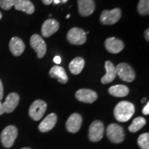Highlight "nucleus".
<instances>
[{"label":"nucleus","mask_w":149,"mask_h":149,"mask_svg":"<svg viewBox=\"0 0 149 149\" xmlns=\"http://www.w3.org/2000/svg\"><path fill=\"white\" fill-rule=\"evenodd\" d=\"M135 106L127 101H122L117 104L114 109L115 119L120 122H126L135 113Z\"/></svg>","instance_id":"nucleus-1"},{"label":"nucleus","mask_w":149,"mask_h":149,"mask_svg":"<svg viewBox=\"0 0 149 149\" xmlns=\"http://www.w3.org/2000/svg\"><path fill=\"white\" fill-rule=\"evenodd\" d=\"M107 135L110 141L115 144L122 143L125 138L124 128L117 124L109 125L107 128Z\"/></svg>","instance_id":"nucleus-2"},{"label":"nucleus","mask_w":149,"mask_h":149,"mask_svg":"<svg viewBox=\"0 0 149 149\" xmlns=\"http://www.w3.org/2000/svg\"><path fill=\"white\" fill-rule=\"evenodd\" d=\"M18 130L15 126H8L3 130L1 134V140L5 148H9L13 146L17 137Z\"/></svg>","instance_id":"nucleus-3"},{"label":"nucleus","mask_w":149,"mask_h":149,"mask_svg":"<svg viewBox=\"0 0 149 149\" xmlns=\"http://www.w3.org/2000/svg\"><path fill=\"white\" fill-rule=\"evenodd\" d=\"M47 104L41 100H37L31 104L29 109V115L33 120L39 121L45 114Z\"/></svg>","instance_id":"nucleus-4"},{"label":"nucleus","mask_w":149,"mask_h":149,"mask_svg":"<svg viewBox=\"0 0 149 149\" xmlns=\"http://www.w3.org/2000/svg\"><path fill=\"white\" fill-rule=\"evenodd\" d=\"M122 17L120 8H116L111 10H104L100 15V22L104 25H113L117 23Z\"/></svg>","instance_id":"nucleus-5"},{"label":"nucleus","mask_w":149,"mask_h":149,"mask_svg":"<svg viewBox=\"0 0 149 149\" xmlns=\"http://www.w3.org/2000/svg\"><path fill=\"white\" fill-rule=\"evenodd\" d=\"M116 68L117 75L123 81L126 82H132L135 79V72L133 68L126 63H120Z\"/></svg>","instance_id":"nucleus-6"},{"label":"nucleus","mask_w":149,"mask_h":149,"mask_svg":"<svg viewBox=\"0 0 149 149\" xmlns=\"http://www.w3.org/2000/svg\"><path fill=\"white\" fill-rule=\"evenodd\" d=\"M104 132V125L101 121L95 120L91 123L89 127L88 137L93 142H97L102 139Z\"/></svg>","instance_id":"nucleus-7"},{"label":"nucleus","mask_w":149,"mask_h":149,"mask_svg":"<svg viewBox=\"0 0 149 149\" xmlns=\"http://www.w3.org/2000/svg\"><path fill=\"white\" fill-rule=\"evenodd\" d=\"M67 40L74 45H81L86 42V34L84 30L74 27L68 31Z\"/></svg>","instance_id":"nucleus-8"},{"label":"nucleus","mask_w":149,"mask_h":149,"mask_svg":"<svg viewBox=\"0 0 149 149\" xmlns=\"http://www.w3.org/2000/svg\"><path fill=\"white\" fill-rule=\"evenodd\" d=\"M31 46L36 52L37 57L42 58L46 53V44L40 35L35 34L32 35L30 40Z\"/></svg>","instance_id":"nucleus-9"},{"label":"nucleus","mask_w":149,"mask_h":149,"mask_svg":"<svg viewBox=\"0 0 149 149\" xmlns=\"http://www.w3.org/2000/svg\"><path fill=\"white\" fill-rule=\"evenodd\" d=\"M75 97L80 102L92 104L97 99V94L91 89L83 88L79 89L76 92Z\"/></svg>","instance_id":"nucleus-10"},{"label":"nucleus","mask_w":149,"mask_h":149,"mask_svg":"<svg viewBox=\"0 0 149 149\" xmlns=\"http://www.w3.org/2000/svg\"><path fill=\"white\" fill-rule=\"evenodd\" d=\"M77 3L79 13L81 16H90L95 9L94 0H77Z\"/></svg>","instance_id":"nucleus-11"},{"label":"nucleus","mask_w":149,"mask_h":149,"mask_svg":"<svg viewBox=\"0 0 149 149\" xmlns=\"http://www.w3.org/2000/svg\"><path fill=\"white\" fill-rule=\"evenodd\" d=\"M81 124H82V117L81 115L78 113H73L68 117L66 126L68 131L72 133H75L79 130Z\"/></svg>","instance_id":"nucleus-12"},{"label":"nucleus","mask_w":149,"mask_h":149,"mask_svg":"<svg viewBox=\"0 0 149 149\" xmlns=\"http://www.w3.org/2000/svg\"><path fill=\"white\" fill-rule=\"evenodd\" d=\"M105 47L109 53L117 54L124 49V44L122 40L114 37H109L105 41Z\"/></svg>","instance_id":"nucleus-13"},{"label":"nucleus","mask_w":149,"mask_h":149,"mask_svg":"<svg viewBox=\"0 0 149 149\" xmlns=\"http://www.w3.org/2000/svg\"><path fill=\"white\" fill-rule=\"evenodd\" d=\"M59 29V24L57 20L49 19L46 20L42 27V34L44 37H49L55 33Z\"/></svg>","instance_id":"nucleus-14"},{"label":"nucleus","mask_w":149,"mask_h":149,"mask_svg":"<svg viewBox=\"0 0 149 149\" xmlns=\"http://www.w3.org/2000/svg\"><path fill=\"white\" fill-rule=\"evenodd\" d=\"M19 102V96L17 93H11L6 97L5 102L2 103L4 113H10L14 111Z\"/></svg>","instance_id":"nucleus-15"},{"label":"nucleus","mask_w":149,"mask_h":149,"mask_svg":"<svg viewBox=\"0 0 149 149\" xmlns=\"http://www.w3.org/2000/svg\"><path fill=\"white\" fill-rule=\"evenodd\" d=\"M57 121V116L55 113H51L45 117L39 125V129L42 133H47L55 127Z\"/></svg>","instance_id":"nucleus-16"},{"label":"nucleus","mask_w":149,"mask_h":149,"mask_svg":"<svg viewBox=\"0 0 149 149\" xmlns=\"http://www.w3.org/2000/svg\"><path fill=\"white\" fill-rule=\"evenodd\" d=\"M105 69L107 70V73L102 78L101 81L104 84H107L112 82L115 79L117 71L114 64L110 61H107L105 62Z\"/></svg>","instance_id":"nucleus-17"},{"label":"nucleus","mask_w":149,"mask_h":149,"mask_svg":"<svg viewBox=\"0 0 149 149\" xmlns=\"http://www.w3.org/2000/svg\"><path fill=\"white\" fill-rule=\"evenodd\" d=\"M9 48L15 56H19L25 50V44L21 39L14 37L11 39L9 43Z\"/></svg>","instance_id":"nucleus-18"},{"label":"nucleus","mask_w":149,"mask_h":149,"mask_svg":"<svg viewBox=\"0 0 149 149\" xmlns=\"http://www.w3.org/2000/svg\"><path fill=\"white\" fill-rule=\"evenodd\" d=\"M49 74L52 78H56L59 82L66 84L68 81V77L66 71L63 67L59 66H54L49 71Z\"/></svg>","instance_id":"nucleus-19"},{"label":"nucleus","mask_w":149,"mask_h":149,"mask_svg":"<svg viewBox=\"0 0 149 149\" xmlns=\"http://www.w3.org/2000/svg\"><path fill=\"white\" fill-rule=\"evenodd\" d=\"M15 8L26 13L31 15L35 12V6L30 0H17L14 5Z\"/></svg>","instance_id":"nucleus-20"},{"label":"nucleus","mask_w":149,"mask_h":149,"mask_svg":"<svg viewBox=\"0 0 149 149\" xmlns=\"http://www.w3.org/2000/svg\"><path fill=\"white\" fill-rule=\"evenodd\" d=\"M109 92L111 95L117 97H124L127 96L129 93V89L125 85L112 86L109 89Z\"/></svg>","instance_id":"nucleus-21"},{"label":"nucleus","mask_w":149,"mask_h":149,"mask_svg":"<svg viewBox=\"0 0 149 149\" xmlns=\"http://www.w3.org/2000/svg\"><path fill=\"white\" fill-rule=\"evenodd\" d=\"M84 65V59L81 57H76L70 62L69 70L73 74H78L82 71Z\"/></svg>","instance_id":"nucleus-22"},{"label":"nucleus","mask_w":149,"mask_h":149,"mask_svg":"<svg viewBox=\"0 0 149 149\" xmlns=\"http://www.w3.org/2000/svg\"><path fill=\"white\" fill-rule=\"evenodd\" d=\"M146 121L144 117H136L135 119L133 120L132 124L129 126L128 130H129L130 132H131V133H135V132H137L139 130H140L141 128L144 127V126L146 125Z\"/></svg>","instance_id":"nucleus-23"},{"label":"nucleus","mask_w":149,"mask_h":149,"mask_svg":"<svg viewBox=\"0 0 149 149\" xmlns=\"http://www.w3.org/2000/svg\"><path fill=\"white\" fill-rule=\"evenodd\" d=\"M137 10L141 15H148L149 13V0H139L137 5Z\"/></svg>","instance_id":"nucleus-24"},{"label":"nucleus","mask_w":149,"mask_h":149,"mask_svg":"<svg viewBox=\"0 0 149 149\" xmlns=\"http://www.w3.org/2000/svg\"><path fill=\"white\" fill-rule=\"evenodd\" d=\"M138 144L141 149H149V133L141 134L138 137Z\"/></svg>","instance_id":"nucleus-25"},{"label":"nucleus","mask_w":149,"mask_h":149,"mask_svg":"<svg viewBox=\"0 0 149 149\" xmlns=\"http://www.w3.org/2000/svg\"><path fill=\"white\" fill-rule=\"evenodd\" d=\"M17 0H0V7L3 10H8L15 5Z\"/></svg>","instance_id":"nucleus-26"},{"label":"nucleus","mask_w":149,"mask_h":149,"mask_svg":"<svg viewBox=\"0 0 149 149\" xmlns=\"http://www.w3.org/2000/svg\"><path fill=\"white\" fill-rule=\"evenodd\" d=\"M142 113L144 115H148L149 114V102L146 104L144 109L142 110Z\"/></svg>","instance_id":"nucleus-27"},{"label":"nucleus","mask_w":149,"mask_h":149,"mask_svg":"<svg viewBox=\"0 0 149 149\" xmlns=\"http://www.w3.org/2000/svg\"><path fill=\"white\" fill-rule=\"evenodd\" d=\"M3 95L0 94V115L4 113V111H3V104L1 102V100H2L3 98Z\"/></svg>","instance_id":"nucleus-28"},{"label":"nucleus","mask_w":149,"mask_h":149,"mask_svg":"<svg viewBox=\"0 0 149 149\" xmlns=\"http://www.w3.org/2000/svg\"><path fill=\"white\" fill-rule=\"evenodd\" d=\"M53 61H54V62L55 63V64H60V63H61V57H59V56H55V57H54Z\"/></svg>","instance_id":"nucleus-29"},{"label":"nucleus","mask_w":149,"mask_h":149,"mask_svg":"<svg viewBox=\"0 0 149 149\" xmlns=\"http://www.w3.org/2000/svg\"><path fill=\"white\" fill-rule=\"evenodd\" d=\"M42 1L45 5H50L53 2V0H42Z\"/></svg>","instance_id":"nucleus-30"},{"label":"nucleus","mask_w":149,"mask_h":149,"mask_svg":"<svg viewBox=\"0 0 149 149\" xmlns=\"http://www.w3.org/2000/svg\"><path fill=\"white\" fill-rule=\"evenodd\" d=\"M148 34H149V30H148V29H146V31H145V38H146V40L148 41H149V35H148Z\"/></svg>","instance_id":"nucleus-31"},{"label":"nucleus","mask_w":149,"mask_h":149,"mask_svg":"<svg viewBox=\"0 0 149 149\" xmlns=\"http://www.w3.org/2000/svg\"><path fill=\"white\" fill-rule=\"evenodd\" d=\"M0 94L3 95V84L1 82V79H0Z\"/></svg>","instance_id":"nucleus-32"},{"label":"nucleus","mask_w":149,"mask_h":149,"mask_svg":"<svg viewBox=\"0 0 149 149\" xmlns=\"http://www.w3.org/2000/svg\"><path fill=\"white\" fill-rule=\"evenodd\" d=\"M53 2L55 4H57V3H60V0H53Z\"/></svg>","instance_id":"nucleus-33"},{"label":"nucleus","mask_w":149,"mask_h":149,"mask_svg":"<svg viewBox=\"0 0 149 149\" xmlns=\"http://www.w3.org/2000/svg\"><path fill=\"white\" fill-rule=\"evenodd\" d=\"M146 98H144L142 100H141V102H142V103H144V102L146 101Z\"/></svg>","instance_id":"nucleus-34"},{"label":"nucleus","mask_w":149,"mask_h":149,"mask_svg":"<svg viewBox=\"0 0 149 149\" xmlns=\"http://www.w3.org/2000/svg\"><path fill=\"white\" fill-rule=\"evenodd\" d=\"M61 1H62V3H66L68 1V0H62Z\"/></svg>","instance_id":"nucleus-35"},{"label":"nucleus","mask_w":149,"mask_h":149,"mask_svg":"<svg viewBox=\"0 0 149 149\" xmlns=\"http://www.w3.org/2000/svg\"><path fill=\"white\" fill-rule=\"evenodd\" d=\"M1 17H2V14H1V13L0 12V19H1Z\"/></svg>","instance_id":"nucleus-36"},{"label":"nucleus","mask_w":149,"mask_h":149,"mask_svg":"<svg viewBox=\"0 0 149 149\" xmlns=\"http://www.w3.org/2000/svg\"><path fill=\"white\" fill-rule=\"evenodd\" d=\"M70 17V14H68V15H67V16H66V18H67V19H68V18H69V17Z\"/></svg>","instance_id":"nucleus-37"},{"label":"nucleus","mask_w":149,"mask_h":149,"mask_svg":"<svg viewBox=\"0 0 149 149\" xmlns=\"http://www.w3.org/2000/svg\"><path fill=\"white\" fill-rule=\"evenodd\" d=\"M22 149H31V148H22Z\"/></svg>","instance_id":"nucleus-38"}]
</instances>
